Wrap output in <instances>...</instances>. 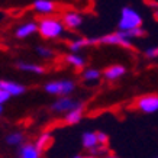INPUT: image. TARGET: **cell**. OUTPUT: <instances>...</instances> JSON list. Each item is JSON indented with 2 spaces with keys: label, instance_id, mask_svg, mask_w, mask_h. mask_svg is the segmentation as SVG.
I'll return each instance as SVG.
<instances>
[{
  "label": "cell",
  "instance_id": "27",
  "mask_svg": "<svg viewBox=\"0 0 158 158\" xmlns=\"http://www.w3.org/2000/svg\"><path fill=\"white\" fill-rule=\"evenodd\" d=\"M0 115H2V106H0Z\"/></svg>",
  "mask_w": 158,
  "mask_h": 158
},
{
  "label": "cell",
  "instance_id": "11",
  "mask_svg": "<svg viewBox=\"0 0 158 158\" xmlns=\"http://www.w3.org/2000/svg\"><path fill=\"white\" fill-rule=\"evenodd\" d=\"M125 74V67L122 65H112L105 71V77L109 78V80H116Z\"/></svg>",
  "mask_w": 158,
  "mask_h": 158
},
{
  "label": "cell",
  "instance_id": "2",
  "mask_svg": "<svg viewBox=\"0 0 158 158\" xmlns=\"http://www.w3.org/2000/svg\"><path fill=\"white\" fill-rule=\"evenodd\" d=\"M38 29L44 38H57L62 34V23L52 18H45L39 22Z\"/></svg>",
  "mask_w": 158,
  "mask_h": 158
},
{
  "label": "cell",
  "instance_id": "7",
  "mask_svg": "<svg viewBox=\"0 0 158 158\" xmlns=\"http://www.w3.org/2000/svg\"><path fill=\"white\" fill-rule=\"evenodd\" d=\"M0 90H5L6 93H9L10 96H18V94H22L25 91V87L18 84V83L2 80V81H0Z\"/></svg>",
  "mask_w": 158,
  "mask_h": 158
},
{
  "label": "cell",
  "instance_id": "22",
  "mask_svg": "<svg viewBox=\"0 0 158 158\" xmlns=\"http://www.w3.org/2000/svg\"><path fill=\"white\" fill-rule=\"evenodd\" d=\"M38 54L41 55V57H51L52 55V51L51 49H48V48H38Z\"/></svg>",
  "mask_w": 158,
  "mask_h": 158
},
{
  "label": "cell",
  "instance_id": "23",
  "mask_svg": "<svg viewBox=\"0 0 158 158\" xmlns=\"http://www.w3.org/2000/svg\"><path fill=\"white\" fill-rule=\"evenodd\" d=\"M145 54H147V57H149V58L158 57V47H157V48H148Z\"/></svg>",
  "mask_w": 158,
  "mask_h": 158
},
{
  "label": "cell",
  "instance_id": "21",
  "mask_svg": "<svg viewBox=\"0 0 158 158\" xmlns=\"http://www.w3.org/2000/svg\"><path fill=\"white\" fill-rule=\"evenodd\" d=\"M141 35H144V31L141 28H138V29H132V31H128L126 32V36L128 38H135V36H141Z\"/></svg>",
  "mask_w": 158,
  "mask_h": 158
},
{
  "label": "cell",
  "instance_id": "18",
  "mask_svg": "<svg viewBox=\"0 0 158 158\" xmlns=\"http://www.w3.org/2000/svg\"><path fill=\"white\" fill-rule=\"evenodd\" d=\"M23 139V135L22 134H12L7 136V144L10 145H16V144H20Z\"/></svg>",
  "mask_w": 158,
  "mask_h": 158
},
{
  "label": "cell",
  "instance_id": "14",
  "mask_svg": "<svg viewBox=\"0 0 158 158\" xmlns=\"http://www.w3.org/2000/svg\"><path fill=\"white\" fill-rule=\"evenodd\" d=\"M20 158H39V152L32 144H26L20 149Z\"/></svg>",
  "mask_w": 158,
  "mask_h": 158
},
{
  "label": "cell",
  "instance_id": "13",
  "mask_svg": "<svg viewBox=\"0 0 158 158\" xmlns=\"http://www.w3.org/2000/svg\"><path fill=\"white\" fill-rule=\"evenodd\" d=\"M81 115H83L81 106H78L77 109H73L71 112H68V113H67V116H65V123L74 125V123H77V122H80Z\"/></svg>",
  "mask_w": 158,
  "mask_h": 158
},
{
  "label": "cell",
  "instance_id": "6",
  "mask_svg": "<svg viewBox=\"0 0 158 158\" xmlns=\"http://www.w3.org/2000/svg\"><path fill=\"white\" fill-rule=\"evenodd\" d=\"M78 106L80 105L77 102L67 99V97H62V99H60L52 105V110L54 112H71L73 109H77Z\"/></svg>",
  "mask_w": 158,
  "mask_h": 158
},
{
  "label": "cell",
  "instance_id": "19",
  "mask_svg": "<svg viewBox=\"0 0 158 158\" xmlns=\"http://www.w3.org/2000/svg\"><path fill=\"white\" fill-rule=\"evenodd\" d=\"M99 77H100V73L97 71V70H87L84 73V78L86 80H96Z\"/></svg>",
  "mask_w": 158,
  "mask_h": 158
},
{
  "label": "cell",
  "instance_id": "8",
  "mask_svg": "<svg viewBox=\"0 0 158 158\" xmlns=\"http://www.w3.org/2000/svg\"><path fill=\"white\" fill-rule=\"evenodd\" d=\"M51 144H52V136L48 134H44L38 138L36 144H35V148H36V151L41 154V152H44V151H47V149L51 147Z\"/></svg>",
  "mask_w": 158,
  "mask_h": 158
},
{
  "label": "cell",
  "instance_id": "5",
  "mask_svg": "<svg viewBox=\"0 0 158 158\" xmlns=\"http://www.w3.org/2000/svg\"><path fill=\"white\" fill-rule=\"evenodd\" d=\"M73 89H74V84L71 81H51L45 86V90L51 93V94H68L71 93Z\"/></svg>",
  "mask_w": 158,
  "mask_h": 158
},
{
  "label": "cell",
  "instance_id": "24",
  "mask_svg": "<svg viewBox=\"0 0 158 158\" xmlns=\"http://www.w3.org/2000/svg\"><path fill=\"white\" fill-rule=\"evenodd\" d=\"M9 97H10L9 93H6L5 90H0V105H2V103H5Z\"/></svg>",
  "mask_w": 158,
  "mask_h": 158
},
{
  "label": "cell",
  "instance_id": "25",
  "mask_svg": "<svg viewBox=\"0 0 158 158\" xmlns=\"http://www.w3.org/2000/svg\"><path fill=\"white\" fill-rule=\"evenodd\" d=\"M76 158H94V157H76Z\"/></svg>",
  "mask_w": 158,
  "mask_h": 158
},
{
  "label": "cell",
  "instance_id": "9",
  "mask_svg": "<svg viewBox=\"0 0 158 158\" xmlns=\"http://www.w3.org/2000/svg\"><path fill=\"white\" fill-rule=\"evenodd\" d=\"M83 22V18L78 13H74V12H70V13H65L64 16V23L67 25L68 28H78Z\"/></svg>",
  "mask_w": 158,
  "mask_h": 158
},
{
  "label": "cell",
  "instance_id": "1",
  "mask_svg": "<svg viewBox=\"0 0 158 158\" xmlns=\"http://www.w3.org/2000/svg\"><path fill=\"white\" fill-rule=\"evenodd\" d=\"M142 25V18L131 7H123L119 20V29L122 32H128L132 29H138Z\"/></svg>",
  "mask_w": 158,
  "mask_h": 158
},
{
  "label": "cell",
  "instance_id": "26",
  "mask_svg": "<svg viewBox=\"0 0 158 158\" xmlns=\"http://www.w3.org/2000/svg\"><path fill=\"white\" fill-rule=\"evenodd\" d=\"M107 158H118V157H115V155H109Z\"/></svg>",
  "mask_w": 158,
  "mask_h": 158
},
{
  "label": "cell",
  "instance_id": "4",
  "mask_svg": "<svg viewBox=\"0 0 158 158\" xmlns=\"http://www.w3.org/2000/svg\"><path fill=\"white\" fill-rule=\"evenodd\" d=\"M136 107L144 113H154L158 110V96L149 94L136 100Z\"/></svg>",
  "mask_w": 158,
  "mask_h": 158
},
{
  "label": "cell",
  "instance_id": "10",
  "mask_svg": "<svg viewBox=\"0 0 158 158\" xmlns=\"http://www.w3.org/2000/svg\"><path fill=\"white\" fill-rule=\"evenodd\" d=\"M34 7L41 13H51L55 10V5L51 0H36L34 3Z\"/></svg>",
  "mask_w": 158,
  "mask_h": 158
},
{
  "label": "cell",
  "instance_id": "12",
  "mask_svg": "<svg viewBox=\"0 0 158 158\" xmlns=\"http://www.w3.org/2000/svg\"><path fill=\"white\" fill-rule=\"evenodd\" d=\"M36 29H38V26L35 23H32V22L25 23L16 31V36H18V38H26V36H29L31 34H34Z\"/></svg>",
  "mask_w": 158,
  "mask_h": 158
},
{
  "label": "cell",
  "instance_id": "17",
  "mask_svg": "<svg viewBox=\"0 0 158 158\" xmlns=\"http://www.w3.org/2000/svg\"><path fill=\"white\" fill-rule=\"evenodd\" d=\"M67 61L70 64H73L76 68H81L84 65V60L81 57H78V55H68L67 57Z\"/></svg>",
  "mask_w": 158,
  "mask_h": 158
},
{
  "label": "cell",
  "instance_id": "3",
  "mask_svg": "<svg viewBox=\"0 0 158 158\" xmlns=\"http://www.w3.org/2000/svg\"><path fill=\"white\" fill-rule=\"evenodd\" d=\"M97 42L109 44V45H122V47H126V48L131 47L129 38L126 36V32H116V34L106 35V36H102V38L97 39Z\"/></svg>",
  "mask_w": 158,
  "mask_h": 158
},
{
  "label": "cell",
  "instance_id": "16",
  "mask_svg": "<svg viewBox=\"0 0 158 158\" xmlns=\"http://www.w3.org/2000/svg\"><path fill=\"white\" fill-rule=\"evenodd\" d=\"M19 68H20V70H23V71L36 73V74H42V73H44V68L39 67V65H35V64H23V62H20Z\"/></svg>",
  "mask_w": 158,
  "mask_h": 158
},
{
  "label": "cell",
  "instance_id": "15",
  "mask_svg": "<svg viewBox=\"0 0 158 158\" xmlns=\"http://www.w3.org/2000/svg\"><path fill=\"white\" fill-rule=\"evenodd\" d=\"M83 145L89 149H93L94 147H97L96 134H93V132H86V134L83 135Z\"/></svg>",
  "mask_w": 158,
  "mask_h": 158
},
{
  "label": "cell",
  "instance_id": "20",
  "mask_svg": "<svg viewBox=\"0 0 158 158\" xmlns=\"http://www.w3.org/2000/svg\"><path fill=\"white\" fill-rule=\"evenodd\" d=\"M96 138H97V145L106 147L107 145V135L103 132H96Z\"/></svg>",
  "mask_w": 158,
  "mask_h": 158
}]
</instances>
